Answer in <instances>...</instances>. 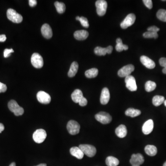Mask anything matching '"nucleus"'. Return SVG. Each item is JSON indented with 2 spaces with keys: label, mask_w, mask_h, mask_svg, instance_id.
I'll list each match as a JSON object with an SVG mask.
<instances>
[{
  "label": "nucleus",
  "mask_w": 166,
  "mask_h": 166,
  "mask_svg": "<svg viewBox=\"0 0 166 166\" xmlns=\"http://www.w3.org/2000/svg\"><path fill=\"white\" fill-rule=\"evenodd\" d=\"M7 15L8 20L14 23H20L23 21V17L21 14H18L15 10L9 8L7 10Z\"/></svg>",
  "instance_id": "1"
},
{
  "label": "nucleus",
  "mask_w": 166,
  "mask_h": 166,
  "mask_svg": "<svg viewBox=\"0 0 166 166\" xmlns=\"http://www.w3.org/2000/svg\"><path fill=\"white\" fill-rule=\"evenodd\" d=\"M8 107L9 110L14 113V115L16 116L23 115L24 112L23 108L20 107L15 100H12L9 101Z\"/></svg>",
  "instance_id": "2"
},
{
  "label": "nucleus",
  "mask_w": 166,
  "mask_h": 166,
  "mask_svg": "<svg viewBox=\"0 0 166 166\" xmlns=\"http://www.w3.org/2000/svg\"><path fill=\"white\" fill-rule=\"evenodd\" d=\"M79 148L84 153V154L90 157H92L96 154L97 150L94 146L90 145H81Z\"/></svg>",
  "instance_id": "3"
},
{
  "label": "nucleus",
  "mask_w": 166,
  "mask_h": 166,
  "mask_svg": "<svg viewBox=\"0 0 166 166\" xmlns=\"http://www.w3.org/2000/svg\"><path fill=\"white\" fill-rule=\"evenodd\" d=\"M32 137L33 140L36 143L41 144L43 143L46 138V132L43 129L37 130L33 133Z\"/></svg>",
  "instance_id": "4"
},
{
  "label": "nucleus",
  "mask_w": 166,
  "mask_h": 166,
  "mask_svg": "<svg viewBox=\"0 0 166 166\" xmlns=\"http://www.w3.org/2000/svg\"><path fill=\"white\" fill-rule=\"evenodd\" d=\"M95 119L103 124H109L112 121V117L110 114L104 112H101L97 113L95 115Z\"/></svg>",
  "instance_id": "5"
},
{
  "label": "nucleus",
  "mask_w": 166,
  "mask_h": 166,
  "mask_svg": "<svg viewBox=\"0 0 166 166\" xmlns=\"http://www.w3.org/2000/svg\"><path fill=\"white\" fill-rule=\"evenodd\" d=\"M67 127L70 134L75 135L80 132L81 126L76 121L71 120L67 123Z\"/></svg>",
  "instance_id": "6"
},
{
  "label": "nucleus",
  "mask_w": 166,
  "mask_h": 166,
  "mask_svg": "<svg viewBox=\"0 0 166 166\" xmlns=\"http://www.w3.org/2000/svg\"><path fill=\"white\" fill-rule=\"evenodd\" d=\"M97 14L99 16H103L105 14L107 9V2L104 0H98L96 2Z\"/></svg>",
  "instance_id": "7"
},
{
  "label": "nucleus",
  "mask_w": 166,
  "mask_h": 166,
  "mask_svg": "<svg viewBox=\"0 0 166 166\" xmlns=\"http://www.w3.org/2000/svg\"><path fill=\"white\" fill-rule=\"evenodd\" d=\"M31 62L33 66L36 68H42L44 65V60L41 55L35 53L31 57Z\"/></svg>",
  "instance_id": "8"
},
{
  "label": "nucleus",
  "mask_w": 166,
  "mask_h": 166,
  "mask_svg": "<svg viewBox=\"0 0 166 166\" xmlns=\"http://www.w3.org/2000/svg\"><path fill=\"white\" fill-rule=\"evenodd\" d=\"M125 81L126 87L129 90L131 91H135L137 90V84L134 77L131 75H129L126 77Z\"/></svg>",
  "instance_id": "9"
},
{
  "label": "nucleus",
  "mask_w": 166,
  "mask_h": 166,
  "mask_svg": "<svg viewBox=\"0 0 166 166\" xmlns=\"http://www.w3.org/2000/svg\"><path fill=\"white\" fill-rule=\"evenodd\" d=\"M136 20V16L133 14H129L124 21L121 23V27L124 29L127 28L132 25L135 22Z\"/></svg>",
  "instance_id": "10"
},
{
  "label": "nucleus",
  "mask_w": 166,
  "mask_h": 166,
  "mask_svg": "<svg viewBox=\"0 0 166 166\" xmlns=\"http://www.w3.org/2000/svg\"><path fill=\"white\" fill-rule=\"evenodd\" d=\"M135 67L133 65L129 64L125 66L119 70L118 74L120 77H126L130 75L131 73L134 71Z\"/></svg>",
  "instance_id": "11"
},
{
  "label": "nucleus",
  "mask_w": 166,
  "mask_h": 166,
  "mask_svg": "<svg viewBox=\"0 0 166 166\" xmlns=\"http://www.w3.org/2000/svg\"><path fill=\"white\" fill-rule=\"evenodd\" d=\"M145 159L144 156L141 154H133L131 155L130 160V164L132 166H140L144 163Z\"/></svg>",
  "instance_id": "12"
},
{
  "label": "nucleus",
  "mask_w": 166,
  "mask_h": 166,
  "mask_svg": "<svg viewBox=\"0 0 166 166\" xmlns=\"http://www.w3.org/2000/svg\"><path fill=\"white\" fill-rule=\"evenodd\" d=\"M37 99L39 103L44 104H49L51 101V97L49 94L44 91H40L37 93Z\"/></svg>",
  "instance_id": "13"
},
{
  "label": "nucleus",
  "mask_w": 166,
  "mask_h": 166,
  "mask_svg": "<svg viewBox=\"0 0 166 166\" xmlns=\"http://www.w3.org/2000/svg\"><path fill=\"white\" fill-rule=\"evenodd\" d=\"M140 61L143 65L148 69H153L155 67V64L154 62L147 56L145 55L141 56Z\"/></svg>",
  "instance_id": "14"
},
{
  "label": "nucleus",
  "mask_w": 166,
  "mask_h": 166,
  "mask_svg": "<svg viewBox=\"0 0 166 166\" xmlns=\"http://www.w3.org/2000/svg\"><path fill=\"white\" fill-rule=\"evenodd\" d=\"M110 93L107 88H104L101 93L100 102L103 105H106L109 102L110 99Z\"/></svg>",
  "instance_id": "15"
},
{
  "label": "nucleus",
  "mask_w": 166,
  "mask_h": 166,
  "mask_svg": "<svg viewBox=\"0 0 166 166\" xmlns=\"http://www.w3.org/2000/svg\"><path fill=\"white\" fill-rule=\"evenodd\" d=\"M153 128V121L152 120H149L143 125L142 131L145 135H148L152 132Z\"/></svg>",
  "instance_id": "16"
},
{
  "label": "nucleus",
  "mask_w": 166,
  "mask_h": 166,
  "mask_svg": "<svg viewBox=\"0 0 166 166\" xmlns=\"http://www.w3.org/2000/svg\"><path fill=\"white\" fill-rule=\"evenodd\" d=\"M41 32L44 37L46 39H50L53 35L52 29L47 24L43 25L41 28Z\"/></svg>",
  "instance_id": "17"
},
{
  "label": "nucleus",
  "mask_w": 166,
  "mask_h": 166,
  "mask_svg": "<svg viewBox=\"0 0 166 166\" xmlns=\"http://www.w3.org/2000/svg\"><path fill=\"white\" fill-rule=\"evenodd\" d=\"M71 154L79 159H82L84 156V153L79 147H73L70 150Z\"/></svg>",
  "instance_id": "18"
},
{
  "label": "nucleus",
  "mask_w": 166,
  "mask_h": 166,
  "mask_svg": "<svg viewBox=\"0 0 166 166\" xmlns=\"http://www.w3.org/2000/svg\"><path fill=\"white\" fill-rule=\"evenodd\" d=\"M89 33L85 30H77L74 33V37L78 40H84L88 37Z\"/></svg>",
  "instance_id": "19"
},
{
  "label": "nucleus",
  "mask_w": 166,
  "mask_h": 166,
  "mask_svg": "<svg viewBox=\"0 0 166 166\" xmlns=\"http://www.w3.org/2000/svg\"><path fill=\"white\" fill-rule=\"evenodd\" d=\"M115 133L119 138H125L127 134V129L126 126L124 125H120L115 130Z\"/></svg>",
  "instance_id": "20"
},
{
  "label": "nucleus",
  "mask_w": 166,
  "mask_h": 166,
  "mask_svg": "<svg viewBox=\"0 0 166 166\" xmlns=\"http://www.w3.org/2000/svg\"><path fill=\"white\" fill-rule=\"evenodd\" d=\"M72 101L75 103H79L83 97V94L81 90L76 89L72 92L71 95Z\"/></svg>",
  "instance_id": "21"
},
{
  "label": "nucleus",
  "mask_w": 166,
  "mask_h": 166,
  "mask_svg": "<svg viewBox=\"0 0 166 166\" xmlns=\"http://www.w3.org/2000/svg\"><path fill=\"white\" fill-rule=\"evenodd\" d=\"M79 65L76 62H73L71 65L70 68L68 72V76L69 77H73L75 76L78 71Z\"/></svg>",
  "instance_id": "22"
},
{
  "label": "nucleus",
  "mask_w": 166,
  "mask_h": 166,
  "mask_svg": "<svg viewBox=\"0 0 166 166\" xmlns=\"http://www.w3.org/2000/svg\"><path fill=\"white\" fill-rule=\"evenodd\" d=\"M145 152L150 156H154L157 152V150L156 147L152 145H148L146 146L145 149Z\"/></svg>",
  "instance_id": "23"
},
{
  "label": "nucleus",
  "mask_w": 166,
  "mask_h": 166,
  "mask_svg": "<svg viewBox=\"0 0 166 166\" xmlns=\"http://www.w3.org/2000/svg\"><path fill=\"white\" fill-rule=\"evenodd\" d=\"M116 45L115 49L118 52H122L123 50H127L128 49V46L127 45L123 44L122 41L120 38H118L116 40Z\"/></svg>",
  "instance_id": "24"
},
{
  "label": "nucleus",
  "mask_w": 166,
  "mask_h": 166,
  "mask_svg": "<svg viewBox=\"0 0 166 166\" xmlns=\"http://www.w3.org/2000/svg\"><path fill=\"white\" fill-rule=\"evenodd\" d=\"M141 111L138 109L133 108H129L125 112V114L128 116L131 117H135L141 114Z\"/></svg>",
  "instance_id": "25"
},
{
  "label": "nucleus",
  "mask_w": 166,
  "mask_h": 166,
  "mask_svg": "<svg viewBox=\"0 0 166 166\" xmlns=\"http://www.w3.org/2000/svg\"><path fill=\"white\" fill-rule=\"evenodd\" d=\"M106 164L108 166H117L119 165V161L113 156H108L106 160Z\"/></svg>",
  "instance_id": "26"
},
{
  "label": "nucleus",
  "mask_w": 166,
  "mask_h": 166,
  "mask_svg": "<svg viewBox=\"0 0 166 166\" xmlns=\"http://www.w3.org/2000/svg\"><path fill=\"white\" fill-rule=\"evenodd\" d=\"M98 74V70L93 68L88 70L85 72V75L88 78H94L97 77Z\"/></svg>",
  "instance_id": "27"
},
{
  "label": "nucleus",
  "mask_w": 166,
  "mask_h": 166,
  "mask_svg": "<svg viewBox=\"0 0 166 166\" xmlns=\"http://www.w3.org/2000/svg\"><path fill=\"white\" fill-rule=\"evenodd\" d=\"M164 97H163V96L157 95V96H154L153 98L152 103L154 105L157 107L162 104L164 103Z\"/></svg>",
  "instance_id": "28"
},
{
  "label": "nucleus",
  "mask_w": 166,
  "mask_h": 166,
  "mask_svg": "<svg viewBox=\"0 0 166 166\" xmlns=\"http://www.w3.org/2000/svg\"><path fill=\"white\" fill-rule=\"evenodd\" d=\"M156 85L155 82L152 81H148L145 85V89L147 92L153 91L156 88Z\"/></svg>",
  "instance_id": "29"
},
{
  "label": "nucleus",
  "mask_w": 166,
  "mask_h": 166,
  "mask_svg": "<svg viewBox=\"0 0 166 166\" xmlns=\"http://www.w3.org/2000/svg\"><path fill=\"white\" fill-rule=\"evenodd\" d=\"M55 6L56 7L57 12L59 14H63L66 10V6L64 3L60 2H56L55 3Z\"/></svg>",
  "instance_id": "30"
},
{
  "label": "nucleus",
  "mask_w": 166,
  "mask_h": 166,
  "mask_svg": "<svg viewBox=\"0 0 166 166\" xmlns=\"http://www.w3.org/2000/svg\"><path fill=\"white\" fill-rule=\"evenodd\" d=\"M95 54L99 56L105 55L108 54L107 48H102L101 47H97L94 49Z\"/></svg>",
  "instance_id": "31"
},
{
  "label": "nucleus",
  "mask_w": 166,
  "mask_h": 166,
  "mask_svg": "<svg viewBox=\"0 0 166 166\" xmlns=\"http://www.w3.org/2000/svg\"><path fill=\"white\" fill-rule=\"evenodd\" d=\"M156 16L160 21L166 22V10L163 9L158 10L156 14Z\"/></svg>",
  "instance_id": "32"
},
{
  "label": "nucleus",
  "mask_w": 166,
  "mask_h": 166,
  "mask_svg": "<svg viewBox=\"0 0 166 166\" xmlns=\"http://www.w3.org/2000/svg\"><path fill=\"white\" fill-rule=\"evenodd\" d=\"M143 37L146 39L150 38H154L156 39L158 38V34L156 32H151V31H147L143 34Z\"/></svg>",
  "instance_id": "33"
},
{
  "label": "nucleus",
  "mask_w": 166,
  "mask_h": 166,
  "mask_svg": "<svg viewBox=\"0 0 166 166\" xmlns=\"http://www.w3.org/2000/svg\"><path fill=\"white\" fill-rule=\"evenodd\" d=\"M80 22L81 24L82 25L83 27L85 28H88L89 27V24L87 18H85V17H80Z\"/></svg>",
  "instance_id": "34"
},
{
  "label": "nucleus",
  "mask_w": 166,
  "mask_h": 166,
  "mask_svg": "<svg viewBox=\"0 0 166 166\" xmlns=\"http://www.w3.org/2000/svg\"><path fill=\"white\" fill-rule=\"evenodd\" d=\"M159 63L162 67H164L163 69V72L164 74H166V58L164 57H162L159 60Z\"/></svg>",
  "instance_id": "35"
},
{
  "label": "nucleus",
  "mask_w": 166,
  "mask_h": 166,
  "mask_svg": "<svg viewBox=\"0 0 166 166\" xmlns=\"http://www.w3.org/2000/svg\"><path fill=\"white\" fill-rule=\"evenodd\" d=\"M143 2L145 6L148 7L149 9H151L152 8L153 3L152 1L151 0H144Z\"/></svg>",
  "instance_id": "36"
},
{
  "label": "nucleus",
  "mask_w": 166,
  "mask_h": 166,
  "mask_svg": "<svg viewBox=\"0 0 166 166\" xmlns=\"http://www.w3.org/2000/svg\"><path fill=\"white\" fill-rule=\"evenodd\" d=\"M14 52V50L12 48L11 49H5L4 51V56L5 58H7L9 57L11 55V54L12 53Z\"/></svg>",
  "instance_id": "37"
},
{
  "label": "nucleus",
  "mask_w": 166,
  "mask_h": 166,
  "mask_svg": "<svg viewBox=\"0 0 166 166\" xmlns=\"http://www.w3.org/2000/svg\"><path fill=\"white\" fill-rule=\"evenodd\" d=\"M147 30L148 31H151V32L157 33V32L160 30V29L156 27V26H151L148 28Z\"/></svg>",
  "instance_id": "38"
},
{
  "label": "nucleus",
  "mask_w": 166,
  "mask_h": 166,
  "mask_svg": "<svg viewBox=\"0 0 166 166\" xmlns=\"http://www.w3.org/2000/svg\"><path fill=\"white\" fill-rule=\"evenodd\" d=\"M87 100L85 97H83L81 101L79 102V104L81 106L84 107L87 104Z\"/></svg>",
  "instance_id": "39"
},
{
  "label": "nucleus",
  "mask_w": 166,
  "mask_h": 166,
  "mask_svg": "<svg viewBox=\"0 0 166 166\" xmlns=\"http://www.w3.org/2000/svg\"><path fill=\"white\" fill-rule=\"evenodd\" d=\"M7 90V87L5 84L0 82V93L5 92Z\"/></svg>",
  "instance_id": "40"
},
{
  "label": "nucleus",
  "mask_w": 166,
  "mask_h": 166,
  "mask_svg": "<svg viewBox=\"0 0 166 166\" xmlns=\"http://www.w3.org/2000/svg\"><path fill=\"white\" fill-rule=\"evenodd\" d=\"M29 5L31 7H35V6L37 5V1L36 0H29Z\"/></svg>",
  "instance_id": "41"
},
{
  "label": "nucleus",
  "mask_w": 166,
  "mask_h": 166,
  "mask_svg": "<svg viewBox=\"0 0 166 166\" xmlns=\"http://www.w3.org/2000/svg\"><path fill=\"white\" fill-rule=\"evenodd\" d=\"M6 36L4 34L0 35V42H4L6 40Z\"/></svg>",
  "instance_id": "42"
},
{
  "label": "nucleus",
  "mask_w": 166,
  "mask_h": 166,
  "mask_svg": "<svg viewBox=\"0 0 166 166\" xmlns=\"http://www.w3.org/2000/svg\"><path fill=\"white\" fill-rule=\"evenodd\" d=\"M108 54H111L112 52L113 49V47L112 46H109L108 47Z\"/></svg>",
  "instance_id": "43"
},
{
  "label": "nucleus",
  "mask_w": 166,
  "mask_h": 166,
  "mask_svg": "<svg viewBox=\"0 0 166 166\" xmlns=\"http://www.w3.org/2000/svg\"><path fill=\"white\" fill-rule=\"evenodd\" d=\"M4 126L2 123H0V133H2V131H3L4 130Z\"/></svg>",
  "instance_id": "44"
},
{
  "label": "nucleus",
  "mask_w": 166,
  "mask_h": 166,
  "mask_svg": "<svg viewBox=\"0 0 166 166\" xmlns=\"http://www.w3.org/2000/svg\"><path fill=\"white\" fill-rule=\"evenodd\" d=\"M36 166H47L46 164H40Z\"/></svg>",
  "instance_id": "45"
},
{
  "label": "nucleus",
  "mask_w": 166,
  "mask_h": 166,
  "mask_svg": "<svg viewBox=\"0 0 166 166\" xmlns=\"http://www.w3.org/2000/svg\"><path fill=\"white\" fill-rule=\"evenodd\" d=\"M9 166H16V164H15V163L13 162V163H12V164H10V165Z\"/></svg>",
  "instance_id": "46"
},
{
  "label": "nucleus",
  "mask_w": 166,
  "mask_h": 166,
  "mask_svg": "<svg viewBox=\"0 0 166 166\" xmlns=\"http://www.w3.org/2000/svg\"><path fill=\"white\" fill-rule=\"evenodd\" d=\"M80 17H79V16H77V17H76V19L77 21H79L80 20Z\"/></svg>",
  "instance_id": "47"
},
{
  "label": "nucleus",
  "mask_w": 166,
  "mask_h": 166,
  "mask_svg": "<svg viewBox=\"0 0 166 166\" xmlns=\"http://www.w3.org/2000/svg\"><path fill=\"white\" fill-rule=\"evenodd\" d=\"M164 104L165 106L166 107V100H165L164 102Z\"/></svg>",
  "instance_id": "48"
},
{
  "label": "nucleus",
  "mask_w": 166,
  "mask_h": 166,
  "mask_svg": "<svg viewBox=\"0 0 166 166\" xmlns=\"http://www.w3.org/2000/svg\"><path fill=\"white\" fill-rule=\"evenodd\" d=\"M166 166V162L164 164V166Z\"/></svg>",
  "instance_id": "49"
},
{
  "label": "nucleus",
  "mask_w": 166,
  "mask_h": 166,
  "mask_svg": "<svg viewBox=\"0 0 166 166\" xmlns=\"http://www.w3.org/2000/svg\"><path fill=\"white\" fill-rule=\"evenodd\" d=\"M163 1V2H166V0H163V1Z\"/></svg>",
  "instance_id": "50"
}]
</instances>
